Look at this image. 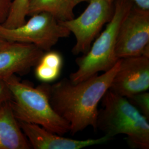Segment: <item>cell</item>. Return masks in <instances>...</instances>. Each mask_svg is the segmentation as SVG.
Returning a JSON list of instances; mask_svg holds the SVG:
<instances>
[{"instance_id":"1","label":"cell","mask_w":149,"mask_h":149,"mask_svg":"<svg viewBox=\"0 0 149 149\" xmlns=\"http://www.w3.org/2000/svg\"><path fill=\"white\" fill-rule=\"evenodd\" d=\"M119 66L118 60L103 74H95L78 83L67 78L52 85L44 83L51 106L69 124L72 135L89 127L96 130L98 104L109 90Z\"/></svg>"},{"instance_id":"2","label":"cell","mask_w":149,"mask_h":149,"mask_svg":"<svg viewBox=\"0 0 149 149\" xmlns=\"http://www.w3.org/2000/svg\"><path fill=\"white\" fill-rule=\"evenodd\" d=\"M98 110L96 130L112 139L119 134L127 135L134 148L149 149V119L145 117L126 97L107 91Z\"/></svg>"},{"instance_id":"3","label":"cell","mask_w":149,"mask_h":149,"mask_svg":"<svg viewBox=\"0 0 149 149\" xmlns=\"http://www.w3.org/2000/svg\"><path fill=\"white\" fill-rule=\"evenodd\" d=\"M4 81L11 92L10 104L18 122L37 124L60 135L69 132V124L51 106L44 83L34 87L16 75Z\"/></svg>"},{"instance_id":"4","label":"cell","mask_w":149,"mask_h":149,"mask_svg":"<svg viewBox=\"0 0 149 149\" xmlns=\"http://www.w3.org/2000/svg\"><path fill=\"white\" fill-rule=\"evenodd\" d=\"M134 4L132 0L114 1L112 19L96 37L88 51L76 59L77 69L69 77L72 82L78 83L100 72H104L117 63L119 59L116 54V45L119 29Z\"/></svg>"},{"instance_id":"5","label":"cell","mask_w":149,"mask_h":149,"mask_svg":"<svg viewBox=\"0 0 149 149\" xmlns=\"http://www.w3.org/2000/svg\"><path fill=\"white\" fill-rule=\"evenodd\" d=\"M21 26L7 28L0 25V37L8 42L27 43L44 52L52 50L60 39L69 37L71 33L54 16L39 13Z\"/></svg>"},{"instance_id":"6","label":"cell","mask_w":149,"mask_h":149,"mask_svg":"<svg viewBox=\"0 0 149 149\" xmlns=\"http://www.w3.org/2000/svg\"><path fill=\"white\" fill-rule=\"evenodd\" d=\"M85 10L77 18L60 22L74 35L76 43L71 52L85 54L90 49L103 27L112 19L114 11L113 0H90Z\"/></svg>"},{"instance_id":"7","label":"cell","mask_w":149,"mask_h":149,"mask_svg":"<svg viewBox=\"0 0 149 149\" xmlns=\"http://www.w3.org/2000/svg\"><path fill=\"white\" fill-rule=\"evenodd\" d=\"M116 54L118 59L149 57V10L134 4L119 29Z\"/></svg>"},{"instance_id":"8","label":"cell","mask_w":149,"mask_h":149,"mask_svg":"<svg viewBox=\"0 0 149 149\" xmlns=\"http://www.w3.org/2000/svg\"><path fill=\"white\" fill-rule=\"evenodd\" d=\"M119 66L109 90L128 98L149 89V57L144 55L119 59Z\"/></svg>"},{"instance_id":"9","label":"cell","mask_w":149,"mask_h":149,"mask_svg":"<svg viewBox=\"0 0 149 149\" xmlns=\"http://www.w3.org/2000/svg\"><path fill=\"white\" fill-rule=\"evenodd\" d=\"M44 51L27 43L7 42L0 48V80L28 74L35 67Z\"/></svg>"},{"instance_id":"10","label":"cell","mask_w":149,"mask_h":149,"mask_svg":"<svg viewBox=\"0 0 149 149\" xmlns=\"http://www.w3.org/2000/svg\"><path fill=\"white\" fill-rule=\"evenodd\" d=\"M31 148L34 149H81L104 144L111 140L103 135L101 138L76 140L65 138L34 124L18 122Z\"/></svg>"},{"instance_id":"11","label":"cell","mask_w":149,"mask_h":149,"mask_svg":"<svg viewBox=\"0 0 149 149\" xmlns=\"http://www.w3.org/2000/svg\"><path fill=\"white\" fill-rule=\"evenodd\" d=\"M31 146L12 110L10 102L0 109V149H29Z\"/></svg>"},{"instance_id":"12","label":"cell","mask_w":149,"mask_h":149,"mask_svg":"<svg viewBox=\"0 0 149 149\" xmlns=\"http://www.w3.org/2000/svg\"><path fill=\"white\" fill-rule=\"evenodd\" d=\"M75 0H29L27 16L39 13H47L59 22L69 21L74 18Z\"/></svg>"},{"instance_id":"13","label":"cell","mask_w":149,"mask_h":149,"mask_svg":"<svg viewBox=\"0 0 149 149\" xmlns=\"http://www.w3.org/2000/svg\"><path fill=\"white\" fill-rule=\"evenodd\" d=\"M64 64V59L59 52H44L35 66V75L42 83L49 84L59 78Z\"/></svg>"},{"instance_id":"14","label":"cell","mask_w":149,"mask_h":149,"mask_svg":"<svg viewBox=\"0 0 149 149\" xmlns=\"http://www.w3.org/2000/svg\"><path fill=\"white\" fill-rule=\"evenodd\" d=\"M28 1L13 0L10 13L2 26L7 28H15L23 24L27 17Z\"/></svg>"},{"instance_id":"15","label":"cell","mask_w":149,"mask_h":149,"mask_svg":"<svg viewBox=\"0 0 149 149\" xmlns=\"http://www.w3.org/2000/svg\"><path fill=\"white\" fill-rule=\"evenodd\" d=\"M141 114L149 119V93L144 91L135 94L127 98Z\"/></svg>"},{"instance_id":"16","label":"cell","mask_w":149,"mask_h":149,"mask_svg":"<svg viewBox=\"0 0 149 149\" xmlns=\"http://www.w3.org/2000/svg\"><path fill=\"white\" fill-rule=\"evenodd\" d=\"M13 0H0V25L5 22L11 10Z\"/></svg>"},{"instance_id":"17","label":"cell","mask_w":149,"mask_h":149,"mask_svg":"<svg viewBox=\"0 0 149 149\" xmlns=\"http://www.w3.org/2000/svg\"><path fill=\"white\" fill-rule=\"evenodd\" d=\"M11 93L4 81L0 80V109L6 103L10 101Z\"/></svg>"},{"instance_id":"18","label":"cell","mask_w":149,"mask_h":149,"mask_svg":"<svg viewBox=\"0 0 149 149\" xmlns=\"http://www.w3.org/2000/svg\"><path fill=\"white\" fill-rule=\"evenodd\" d=\"M114 1L115 0H113ZM134 4L144 10H149V0H132Z\"/></svg>"},{"instance_id":"19","label":"cell","mask_w":149,"mask_h":149,"mask_svg":"<svg viewBox=\"0 0 149 149\" xmlns=\"http://www.w3.org/2000/svg\"><path fill=\"white\" fill-rule=\"evenodd\" d=\"M7 42H8L6 41L5 40H4L3 38H2L0 37V48L3 47L5 45L7 44Z\"/></svg>"},{"instance_id":"20","label":"cell","mask_w":149,"mask_h":149,"mask_svg":"<svg viewBox=\"0 0 149 149\" xmlns=\"http://www.w3.org/2000/svg\"><path fill=\"white\" fill-rule=\"evenodd\" d=\"M90 0H75L76 1V3L77 4V5L78 4H79L80 3H82V2H88Z\"/></svg>"}]
</instances>
